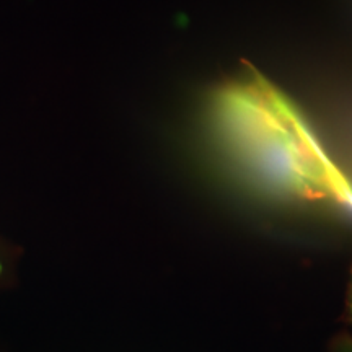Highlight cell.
Instances as JSON below:
<instances>
[{
  "mask_svg": "<svg viewBox=\"0 0 352 352\" xmlns=\"http://www.w3.org/2000/svg\"><path fill=\"white\" fill-rule=\"evenodd\" d=\"M349 314L352 318V279H351V287H349Z\"/></svg>",
  "mask_w": 352,
  "mask_h": 352,
  "instance_id": "3",
  "label": "cell"
},
{
  "mask_svg": "<svg viewBox=\"0 0 352 352\" xmlns=\"http://www.w3.org/2000/svg\"><path fill=\"white\" fill-rule=\"evenodd\" d=\"M333 352H352V336L342 334L333 342Z\"/></svg>",
  "mask_w": 352,
  "mask_h": 352,
  "instance_id": "2",
  "label": "cell"
},
{
  "mask_svg": "<svg viewBox=\"0 0 352 352\" xmlns=\"http://www.w3.org/2000/svg\"><path fill=\"white\" fill-rule=\"evenodd\" d=\"M209 124L220 151L254 186L292 201L352 209V186L303 113L253 67L215 88Z\"/></svg>",
  "mask_w": 352,
  "mask_h": 352,
  "instance_id": "1",
  "label": "cell"
}]
</instances>
